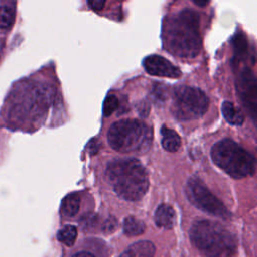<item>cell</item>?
<instances>
[{"instance_id": "obj_1", "label": "cell", "mask_w": 257, "mask_h": 257, "mask_svg": "<svg viewBox=\"0 0 257 257\" xmlns=\"http://www.w3.org/2000/svg\"><path fill=\"white\" fill-rule=\"evenodd\" d=\"M164 39L167 49L179 57H195L201 49L199 15L186 9L171 17L165 25Z\"/></svg>"}, {"instance_id": "obj_2", "label": "cell", "mask_w": 257, "mask_h": 257, "mask_svg": "<svg viewBox=\"0 0 257 257\" xmlns=\"http://www.w3.org/2000/svg\"><path fill=\"white\" fill-rule=\"evenodd\" d=\"M105 177L115 194L126 201L142 199L149 189V178L145 167L136 159H118L110 162Z\"/></svg>"}, {"instance_id": "obj_3", "label": "cell", "mask_w": 257, "mask_h": 257, "mask_svg": "<svg viewBox=\"0 0 257 257\" xmlns=\"http://www.w3.org/2000/svg\"><path fill=\"white\" fill-rule=\"evenodd\" d=\"M190 238L205 257H234L237 252L235 236L222 224L214 221H195L190 229Z\"/></svg>"}, {"instance_id": "obj_4", "label": "cell", "mask_w": 257, "mask_h": 257, "mask_svg": "<svg viewBox=\"0 0 257 257\" xmlns=\"http://www.w3.org/2000/svg\"><path fill=\"white\" fill-rule=\"evenodd\" d=\"M211 158L216 166L234 179L251 176L256 170L254 157L230 139L216 143L211 149Z\"/></svg>"}, {"instance_id": "obj_5", "label": "cell", "mask_w": 257, "mask_h": 257, "mask_svg": "<svg viewBox=\"0 0 257 257\" xmlns=\"http://www.w3.org/2000/svg\"><path fill=\"white\" fill-rule=\"evenodd\" d=\"M152 139V130L138 119L118 120L112 123L107 132L110 147L122 153L145 151L150 147Z\"/></svg>"}, {"instance_id": "obj_6", "label": "cell", "mask_w": 257, "mask_h": 257, "mask_svg": "<svg viewBox=\"0 0 257 257\" xmlns=\"http://www.w3.org/2000/svg\"><path fill=\"white\" fill-rule=\"evenodd\" d=\"M209 106V98L199 88L180 86L174 92L172 111L180 120H192L205 114Z\"/></svg>"}, {"instance_id": "obj_7", "label": "cell", "mask_w": 257, "mask_h": 257, "mask_svg": "<svg viewBox=\"0 0 257 257\" xmlns=\"http://www.w3.org/2000/svg\"><path fill=\"white\" fill-rule=\"evenodd\" d=\"M185 194L188 200L203 212L221 219H230L231 213L226 206L198 178L192 177L187 181Z\"/></svg>"}, {"instance_id": "obj_8", "label": "cell", "mask_w": 257, "mask_h": 257, "mask_svg": "<svg viewBox=\"0 0 257 257\" xmlns=\"http://www.w3.org/2000/svg\"><path fill=\"white\" fill-rule=\"evenodd\" d=\"M236 87L239 97L248 111L257 116V77L249 70L243 69L237 80Z\"/></svg>"}, {"instance_id": "obj_9", "label": "cell", "mask_w": 257, "mask_h": 257, "mask_svg": "<svg viewBox=\"0 0 257 257\" xmlns=\"http://www.w3.org/2000/svg\"><path fill=\"white\" fill-rule=\"evenodd\" d=\"M146 71L152 75L161 77L177 78L181 75V70L172 62L160 55L147 56L143 61Z\"/></svg>"}, {"instance_id": "obj_10", "label": "cell", "mask_w": 257, "mask_h": 257, "mask_svg": "<svg viewBox=\"0 0 257 257\" xmlns=\"http://www.w3.org/2000/svg\"><path fill=\"white\" fill-rule=\"evenodd\" d=\"M155 223L158 227L171 229L176 223V213L168 204L160 205L155 212Z\"/></svg>"}, {"instance_id": "obj_11", "label": "cell", "mask_w": 257, "mask_h": 257, "mask_svg": "<svg viewBox=\"0 0 257 257\" xmlns=\"http://www.w3.org/2000/svg\"><path fill=\"white\" fill-rule=\"evenodd\" d=\"M161 135H162V146L166 151L174 153L180 149L181 138L175 131L167 126H163L161 130Z\"/></svg>"}, {"instance_id": "obj_12", "label": "cell", "mask_w": 257, "mask_h": 257, "mask_svg": "<svg viewBox=\"0 0 257 257\" xmlns=\"http://www.w3.org/2000/svg\"><path fill=\"white\" fill-rule=\"evenodd\" d=\"M80 207V198L76 193L67 195L61 203V214L64 217L71 218L75 216Z\"/></svg>"}, {"instance_id": "obj_13", "label": "cell", "mask_w": 257, "mask_h": 257, "mask_svg": "<svg viewBox=\"0 0 257 257\" xmlns=\"http://www.w3.org/2000/svg\"><path fill=\"white\" fill-rule=\"evenodd\" d=\"M222 113L226 120L233 125H241L244 122L243 113L230 101H224L222 104Z\"/></svg>"}, {"instance_id": "obj_14", "label": "cell", "mask_w": 257, "mask_h": 257, "mask_svg": "<svg viewBox=\"0 0 257 257\" xmlns=\"http://www.w3.org/2000/svg\"><path fill=\"white\" fill-rule=\"evenodd\" d=\"M126 251L132 257H153L155 254V246L150 241H139L131 245Z\"/></svg>"}, {"instance_id": "obj_15", "label": "cell", "mask_w": 257, "mask_h": 257, "mask_svg": "<svg viewBox=\"0 0 257 257\" xmlns=\"http://www.w3.org/2000/svg\"><path fill=\"white\" fill-rule=\"evenodd\" d=\"M146 229L145 223L136 217L128 216L123 221V232L127 236H137L144 233Z\"/></svg>"}, {"instance_id": "obj_16", "label": "cell", "mask_w": 257, "mask_h": 257, "mask_svg": "<svg viewBox=\"0 0 257 257\" xmlns=\"http://www.w3.org/2000/svg\"><path fill=\"white\" fill-rule=\"evenodd\" d=\"M77 237V230L76 227L72 225H66L62 227L57 233V239L65 244L66 246H72Z\"/></svg>"}, {"instance_id": "obj_17", "label": "cell", "mask_w": 257, "mask_h": 257, "mask_svg": "<svg viewBox=\"0 0 257 257\" xmlns=\"http://www.w3.org/2000/svg\"><path fill=\"white\" fill-rule=\"evenodd\" d=\"M15 19V11L9 5H0V29L9 28Z\"/></svg>"}, {"instance_id": "obj_18", "label": "cell", "mask_w": 257, "mask_h": 257, "mask_svg": "<svg viewBox=\"0 0 257 257\" xmlns=\"http://www.w3.org/2000/svg\"><path fill=\"white\" fill-rule=\"evenodd\" d=\"M118 99L114 94H109L106 96L103 102V114L105 116L110 115L117 107Z\"/></svg>"}, {"instance_id": "obj_19", "label": "cell", "mask_w": 257, "mask_h": 257, "mask_svg": "<svg viewBox=\"0 0 257 257\" xmlns=\"http://www.w3.org/2000/svg\"><path fill=\"white\" fill-rule=\"evenodd\" d=\"M234 44H235V51L238 55H243L244 52L247 50V41L243 34H238L234 38Z\"/></svg>"}, {"instance_id": "obj_20", "label": "cell", "mask_w": 257, "mask_h": 257, "mask_svg": "<svg viewBox=\"0 0 257 257\" xmlns=\"http://www.w3.org/2000/svg\"><path fill=\"white\" fill-rule=\"evenodd\" d=\"M88 5L93 8V9H101L104 5V2H100V1H92V2H87Z\"/></svg>"}, {"instance_id": "obj_21", "label": "cell", "mask_w": 257, "mask_h": 257, "mask_svg": "<svg viewBox=\"0 0 257 257\" xmlns=\"http://www.w3.org/2000/svg\"><path fill=\"white\" fill-rule=\"evenodd\" d=\"M72 257H93V256L89 252L82 251V252H78V253L74 254Z\"/></svg>"}, {"instance_id": "obj_22", "label": "cell", "mask_w": 257, "mask_h": 257, "mask_svg": "<svg viewBox=\"0 0 257 257\" xmlns=\"http://www.w3.org/2000/svg\"><path fill=\"white\" fill-rule=\"evenodd\" d=\"M194 3L198 6H205L208 4V1H194Z\"/></svg>"}, {"instance_id": "obj_23", "label": "cell", "mask_w": 257, "mask_h": 257, "mask_svg": "<svg viewBox=\"0 0 257 257\" xmlns=\"http://www.w3.org/2000/svg\"><path fill=\"white\" fill-rule=\"evenodd\" d=\"M119 257H132V256H131V254L125 250V251H124V252H123Z\"/></svg>"}]
</instances>
